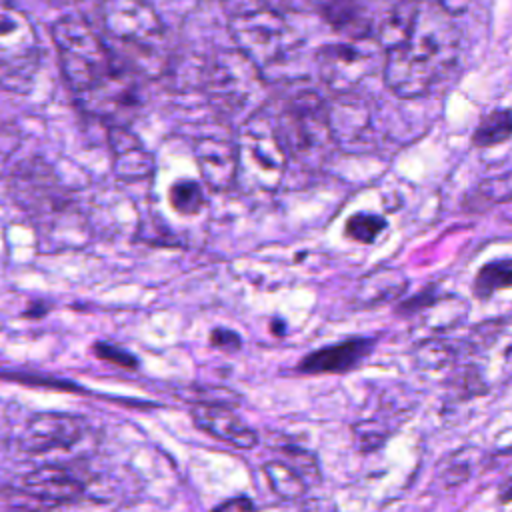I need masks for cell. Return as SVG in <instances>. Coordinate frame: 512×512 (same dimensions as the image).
<instances>
[{"mask_svg":"<svg viewBox=\"0 0 512 512\" xmlns=\"http://www.w3.org/2000/svg\"><path fill=\"white\" fill-rule=\"evenodd\" d=\"M228 34L246 58L260 70L286 62L302 44V38L274 8L238 12L228 22Z\"/></svg>","mask_w":512,"mask_h":512,"instance_id":"cell-7","label":"cell"},{"mask_svg":"<svg viewBox=\"0 0 512 512\" xmlns=\"http://www.w3.org/2000/svg\"><path fill=\"white\" fill-rule=\"evenodd\" d=\"M20 490L40 500L42 504L54 506L80 498L84 494L86 482L64 466H40L28 474H24L18 482Z\"/></svg>","mask_w":512,"mask_h":512,"instance_id":"cell-13","label":"cell"},{"mask_svg":"<svg viewBox=\"0 0 512 512\" xmlns=\"http://www.w3.org/2000/svg\"><path fill=\"white\" fill-rule=\"evenodd\" d=\"M276 132L292 162L318 168L336 148L328 104L314 90L294 92L274 120Z\"/></svg>","mask_w":512,"mask_h":512,"instance_id":"cell-5","label":"cell"},{"mask_svg":"<svg viewBox=\"0 0 512 512\" xmlns=\"http://www.w3.org/2000/svg\"><path fill=\"white\" fill-rule=\"evenodd\" d=\"M278 452L282 454L284 462L304 478L306 484H316L320 480V464L310 450L294 444H286V446H280Z\"/></svg>","mask_w":512,"mask_h":512,"instance_id":"cell-25","label":"cell"},{"mask_svg":"<svg viewBox=\"0 0 512 512\" xmlns=\"http://www.w3.org/2000/svg\"><path fill=\"white\" fill-rule=\"evenodd\" d=\"M210 342H212V346L226 350V352H236L242 348V338L230 328H214L210 332Z\"/></svg>","mask_w":512,"mask_h":512,"instance_id":"cell-32","label":"cell"},{"mask_svg":"<svg viewBox=\"0 0 512 512\" xmlns=\"http://www.w3.org/2000/svg\"><path fill=\"white\" fill-rule=\"evenodd\" d=\"M504 288H512V258L490 260L476 272L472 284L476 298L486 300Z\"/></svg>","mask_w":512,"mask_h":512,"instance_id":"cell-21","label":"cell"},{"mask_svg":"<svg viewBox=\"0 0 512 512\" xmlns=\"http://www.w3.org/2000/svg\"><path fill=\"white\" fill-rule=\"evenodd\" d=\"M184 400H190L194 404H234L238 402V396L228 388H198L194 384L186 388L176 390Z\"/></svg>","mask_w":512,"mask_h":512,"instance_id":"cell-30","label":"cell"},{"mask_svg":"<svg viewBox=\"0 0 512 512\" xmlns=\"http://www.w3.org/2000/svg\"><path fill=\"white\" fill-rule=\"evenodd\" d=\"M212 512H256V508L248 496H234L218 504Z\"/></svg>","mask_w":512,"mask_h":512,"instance_id":"cell-33","label":"cell"},{"mask_svg":"<svg viewBox=\"0 0 512 512\" xmlns=\"http://www.w3.org/2000/svg\"><path fill=\"white\" fill-rule=\"evenodd\" d=\"M300 512H338V508H336L334 500H330L326 496H312L302 502Z\"/></svg>","mask_w":512,"mask_h":512,"instance_id":"cell-34","label":"cell"},{"mask_svg":"<svg viewBox=\"0 0 512 512\" xmlns=\"http://www.w3.org/2000/svg\"><path fill=\"white\" fill-rule=\"evenodd\" d=\"M88 424L82 416L62 412H42L32 416L18 436V448L26 454H46L66 450L76 444Z\"/></svg>","mask_w":512,"mask_h":512,"instance_id":"cell-10","label":"cell"},{"mask_svg":"<svg viewBox=\"0 0 512 512\" xmlns=\"http://www.w3.org/2000/svg\"><path fill=\"white\" fill-rule=\"evenodd\" d=\"M406 286H408V280L404 278L402 272L392 268H382L362 278L356 292V300L362 306H376V304L398 298L406 290Z\"/></svg>","mask_w":512,"mask_h":512,"instance_id":"cell-18","label":"cell"},{"mask_svg":"<svg viewBox=\"0 0 512 512\" xmlns=\"http://www.w3.org/2000/svg\"><path fill=\"white\" fill-rule=\"evenodd\" d=\"M472 472V452L462 450L458 454H452L440 470V482L446 488H452L456 484H462Z\"/></svg>","mask_w":512,"mask_h":512,"instance_id":"cell-29","label":"cell"},{"mask_svg":"<svg viewBox=\"0 0 512 512\" xmlns=\"http://www.w3.org/2000/svg\"><path fill=\"white\" fill-rule=\"evenodd\" d=\"M94 354L98 358L106 360V362H112L114 366H120V368H128V370L138 368V358L132 352H128V350H124V348H120L116 344L96 342L94 344Z\"/></svg>","mask_w":512,"mask_h":512,"instance_id":"cell-31","label":"cell"},{"mask_svg":"<svg viewBox=\"0 0 512 512\" xmlns=\"http://www.w3.org/2000/svg\"><path fill=\"white\" fill-rule=\"evenodd\" d=\"M386 218L372 212H356L344 224V236L358 244H374L386 230Z\"/></svg>","mask_w":512,"mask_h":512,"instance_id":"cell-24","label":"cell"},{"mask_svg":"<svg viewBox=\"0 0 512 512\" xmlns=\"http://www.w3.org/2000/svg\"><path fill=\"white\" fill-rule=\"evenodd\" d=\"M384 82L398 98H420L454 66L460 30L440 0H400L384 18Z\"/></svg>","mask_w":512,"mask_h":512,"instance_id":"cell-1","label":"cell"},{"mask_svg":"<svg viewBox=\"0 0 512 512\" xmlns=\"http://www.w3.org/2000/svg\"><path fill=\"white\" fill-rule=\"evenodd\" d=\"M512 138V110L500 108L486 114L472 132V146L492 148Z\"/></svg>","mask_w":512,"mask_h":512,"instance_id":"cell-20","label":"cell"},{"mask_svg":"<svg viewBox=\"0 0 512 512\" xmlns=\"http://www.w3.org/2000/svg\"><path fill=\"white\" fill-rule=\"evenodd\" d=\"M206 94L212 108L230 122L244 124L262 112L268 84L262 70L238 48L218 52L206 70Z\"/></svg>","mask_w":512,"mask_h":512,"instance_id":"cell-4","label":"cell"},{"mask_svg":"<svg viewBox=\"0 0 512 512\" xmlns=\"http://www.w3.org/2000/svg\"><path fill=\"white\" fill-rule=\"evenodd\" d=\"M100 20L106 36L140 74L160 76L170 62L168 32L146 0H100Z\"/></svg>","mask_w":512,"mask_h":512,"instance_id":"cell-3","label":"cell"},{"mask_svg":"<svg viewBox=\"0 0 512 512\" xmlns=\"http://www.w3.org/2000/svg\"><path fill=\"white\" fill-rule=\"evenodd\" d=\"M194 158L204 184L210 190H226L238 178L236 142L218 136H200L194 140Z\"/></svg>","mask_w":512,"mask_h":512,"instance_id":"cell-11","label":"cell"},{"mask_svg":"<svg viewBox=\"0 0 512 512\" xmlns=\"http://www.w3.org/2000/svg\"><path fill=\"white\" fill-rule=\"evenodd\" d=\"M190 414L200 430L234 448L250 450L258 444L256 430L224 404H194Z\"/></svg>","mask_w":512,"mask_h":512,"instance_id":"cell-14","label":"cell"},{"mask_svg":"<svg viewBox=\"0 0 512 512\" xmlns=\"http://www.w3.org/2000/svg\"><path fill=\"white\" fill-rule=\"evenodd\" d=\"M52 40L78 108L96 120L126 126L140 104L130 66L82 18H58Z\"/></svg>","mask_w":512,"mask_h":512,"instance_id":"cell-2","label":"cell"},{"mask_svg":"<svg viewBox=\"0 0 512 512\" xmlns=\"http://www.w3.org/2000/svg\"><path fill=\"white\" fill-rule=\"evenodd\" d=\"M372 344L374 342L368 338H348L338 344L318 348L300 360L298 370L306 374L346 372L360 364L362 358L370 354Z\"/></svg>","mask_w":512,"mask_h":512,"instance_id":"cell-15","label":"cell"},{"mask_svg":"<svg viewBox=\"0 0 512 512\" xmlns=\"http://www.w3.org/2000/svg\"><path fill=\"white\" fill-rule=\"evenodd\" d=\"M170 206L182 216H196L206 208V194L196 180H178L168 190Z\"/></svg>","mask_w":512,"mask_h":512,"instance_id":"cell-23","label":"cell"},{"mask_svg":"<svg viewBox=\"0 0 512 512\" xmlns=\"http://www.w3.org/2000/svg\"><path fill=\"white\" fill-rule=\"evenodd\" d=\"M320 80L338 96L354 92V88L376 74L384 72L386 52L378 38L366 36L358 40H344L326 44L316 52Z\"/></svg>","mask_w":512,"mask_h":512,"instance_id":"cell-8","label":"cell"},{"mask_svg":"<svg viewBox=\"0 0 512 512\" xmlns=\"http://www.w3.org/2000/svg\"><path fill=\"white\" fill-rule=\"evenodd\" d=\"M454 358H456V350L448 342L438 338L424 340L414 350V362L418 370L426 374H438L442 370H448L454 364Z\"/></svg>","mask_w":512,"mask_h":512,"instance_id":"cell-22","label":"cell"},{"mask_svg":"<svg viewBox=\"0 0 512 512\" xmlns=\"http://www.w3.org/2000/svg\"><path fill=\"white\" fill-rule=\"evenodd\" d=\"M386 422L378 418H366L354 424V442L360 450H376L388 438Z\"/></svg>","mask_w":512,"mask_h":512,"instance_id":"cell-27","label":"cell"},{"mask_svg":"<svg viewBox=\"0 0 512 512\" xmlns=\"http://www.w3.org/2000/svg\"><path fill=\"white\" fill-rule=\"evenodd\" d=\"M236 184L248 194H272L284 180L290 164L288 152L264 110L240 124Z\"/></svg>","mask_w":512,"mask_h":512,"instance_id":"cell-6","label":"cell"},{"mask_svg":"<svg viewBox=\"0 0 512 512\" xmlns=\"http://www.w3.org/2000/svg\"><path fill=\"white\" fill-rule=\"evenodd\" d=\"M474 198L482 202L484 208L500 202H512V170L482 180L474 192Z\"/></svg>","mask_w":512,"mask_h":512,"instance_id":"cell-26","label":"cell"},{"mask_svg":"<svg viewBox=\"0 0 512 512\" xmlns=\"http://www.w3.org/2000/svg\"><path fill=\"white\" fill-rule=\"evenodd\" d=\"M500 500H502V502H512V478L502 486V490H500Z\"/></svg>","mask_w":512,"mask_h":512,"instance_id":"cell-35","label":"cell"},{"mask_svg":"<svg viewBox=\"0 0 512 512\" xmlns=\"http://www.w3.org/2000/svg\"><path fill=\"white\" fill-rule=\"evenodd\" d=\"M40 64V42L30 18L4 2L0 20V78L12 92H26Z\"/></svg>","mask_w":512,"mask_h":512,"instance_id":"cell-9","label":"cell"},{"mask_svg":"<svg viewBox=\"0 0 512 512\" xmlns=\"http://www.w3.org/2000/svg\"><path fill=\"white\" fill-rule=\"evenodd\" d=\"M448 384H450V390L454 392V396H458V398H470V396H478V394L486 392V382L474 366L456 370L450 376Z\"/></svg>","mask_w":512,"mask_h":512,"instance_id":"cell-28","label":"cell"},{"mask_svg":"<svg viewBox=\"0 0 512 512\" xmlns=\"http://www.w3.org/2000/svg\"><path fill=\"white\" fill-rule=\"evenodd\" d=\"M108 146L112 156V174L116 180L132 184L152 176L154 158L128 126H110Z\"/></svg>","mask_w":512,"mask_h":512,"instance_id":"cell-12","label":"cell"},{"mask_svg":"<svg viewBox=\"0 0 512 512\" xmlns=\"http://www.w3.org/2000/svg\"><path fill=\"white\" fill-rule=\"evenodd\" d=\"M330 110V126L336 140V146L356 144L370 130V114L368 102L364 98L350 94L338 96V100L328 106Z\"/></svg>","mask_w":512,"mask_h":512,"instance_id":"cell-16","label":"cell"},{"mask_svg":"<svg viewBox=\"0 0 512 512\" xmlns=\"http://www.w3.org/2000/svg\"><path fill=\"white\" fill-rule=\"evenodd\" d=\"M262 472H264L272 492L278 494L280 498H284V500H298V498H302L306 494L308 484L284 460H270V462H266L262 466Z\"/></svg>","mask_w":512,"mask_h":512,"instance_id":"cell-19","label":"cell"},{"mask_svg":"<svg viewBox=\"0 0 512 512\" xmlns=\"http://www.w3.org/2000/svg\"><path fill=\"white\" fill-rule=\"evenodd\" d=\"M320 16L348 40L370 36V18L360 0H308Z\"/></svg>","mask_w":512,"mask_h":512,"instance_id":"cell-17","label":"cell"}]
</instances>
